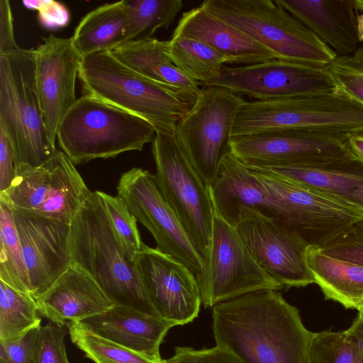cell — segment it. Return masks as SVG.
<instances>
[{"instance_id":"obj_49","label":"cell","mask_w":363,"mask_h":363,"mask_svg":"<svg viewBox=\"0 0 363 363\" xmlns=\"http://www.w3.org/2000/svg\"><path fill=\"white\" fill-rule=\"evenodd\" d=\"M0 363H4V362L0 360Z\"/></svg>"},{"instance_id":"obj_2","label":"cell","mask_w":363,"mask_h":363,"mask_svg":"<svg viewBox=\"0 0 363 363\" xmlns=\"http://www.w3.org/2000/svg\"><path fill=\"white\" fill-rule=\"evenodd\" d=\"M71 264L87 272L115 305L162 318L126 257L99 191H91L70 223Z\"/></svg>"},{"instance_id":"obj_31","label":"cell","mask_w":363,"mask_h":363,"mask_svg":"<svg viewBox=\"0 0 363 363\" xmlns=\"http://www.w3.org/2000/svg\"><path fill=\"white\" fill-rule=\"evenodd\" d=\"M0 242V280L19 291L32 296L13 211L6 202L1 199Z\"/></svg>"},{"instance_id":"obj_47","label":"cell","mask_w":363,"mask_h":363,"mask_svg":"<svg viewBox=\"0 0 363 363\" xmlns=\"http://www.w3.org/2000/svg\"><path fill=\"white\" fill-rule=\"evenodd\" d=\"M351 57L354 61L363 65V43L361 44L359 48L355 53L351 56Z\"/></svg>"},{"instance_id":"obj_9","label":"cell","mask_w":363,"mask_h":363,"mask_svg":"<svg viewBox=\"0 0 363 363\" xmlns=\"http://www.w3.org/2000/svg\"><path fill=\"white\" fill-rule=\"evenodd\" d=\"M152 154L156 184L206 262L214 217L208 187L181 150L174 134L156 132Z\"/></svg>"},{"instance_id":"obj_43","label":"cell","mask_w":363,"mask_h":363,"mask_svg":"<svg viewBox=\"0 0 363 363\" xmlns=\"http://www.w3.org/2000/svg\"><path fill=\"white\" fill-rule=\"evenodd\" d=\"M13 33V17L10 2L0 1V53L12 52L19 49Z\"/></svg>"},{"instance_id":"obj_23","label":"cell","mask_w":363,"mask_h":363,"mask_svg":"<svg viewBox=\"0 0 363 363\" xmlns=\"http://www.w3.org/2000/svg\"><path fill=\"white\" fill-rule=\"evenodd\" d=\"M328 45L338 57L353 55L361 45L354 0H276Z\"/></svg>"},{"instance_id":"obj_8","label":"cell","mask_w":363,"mask_h":363,"mask_svg":"<svg viewBox=\"0 0 363 363\" xmlns=\"http://www.w3.org/2000/svg\"><path fill=\"white\" fill-rule=\"evenodd\" d=\"M245 101L225 87L205 86L177 125L174 135L181 150L208 186L231 152L234 122Z\"/></svg>"},{"instance_id":"obj_34","label":"cell","mask_w":363,"mask_h":363,"mask_svg":"<svg viewBox=\"0 0 363 363\" xmlns=\"http://www.w3.org/2000/svg\"><path fill=\"white\" fill-rule=\"evenodd\" d=\"M98 191L126 257L134 263L145 245L140 238L136 219L121 196Z\"/></svg>"},{"instance_id":"obj_3","label":"cell","mask_w":363,"mask_h":363,"mask_svg":"<svg viewBox=\"0 0 363 363\" xmlns=\"http://www.w3.org/2000/svg\"><path fill=\"white\" fill-rule=\"evenodd\" d=\"M78 79L86 95L137 116L155 132L174 134L179 121L199 93L148 78L130 68L110 50L82 57Z\"/></svg>"},{"instance_id":"obj_10","label":"cell","mask_w":363,"mask_h":363,"mask_svg":"<svg viewBox=\"0 0 363 363\" xmlns=\"http://www.w3.org/2000/svg\"><path fill=\"white\" fill-rule=\"evenodd\" d=\"M91 191L62 151L38 167L19 165L0 199L11 207L69 224Z\"/></svg>"},{"instance_id":"obj_46","label":"cell","mask_w":363,"mask_h":363,"mask_svg":"<svg viewBox=\"0 0 363 363\" xmlns=\"http://www.w3.org/2000/svg\"><path fill=\"white\" fill-rule=\"evenodd\" d=\"M357 28L359 42L363 43V12L357 16Z\"/></svg>"},{"instance_id":"obj_17","label":"cell","mask_w":363,"mask_h":363,"mask_svg":"<svg viewBox=\"0 0 363 363\" xmlns=\"http://www.w3.org/2000/svg\"><path fill=\"white\" fill-rule=\"evenodd\" d=\"M134 264L162 318L183 325L197 317L201 304L199 286L195 275L185 265L145 245Z\"/></svg>"},{"instance_id":"obj_26","label":"cell","mask_w":363,"mask_h":363,"mask_svg":"<svg viewBox=\"0 0 363 363\" xmlns=\"http://www.w3.org/2000/svg\"><path fill=\"white\" fill-rule=\"evenodd\" d=\"M110 51L123 64L148 78L190 92L199 93L201 89L200 82L188 77L172 62L169 40L142 38Z\"/></svg>"},{"instance_id":"obj_25","label":"cell","mask_w":363,"mask_h":363,"mask_svg":"<svg viewBox=\"0 0 363 363\" xmlns=\"http://www.w3.org/2000/svg\"><path fill=\"white\" fill-rule=\"evenodd\" d=\"M80 323L99 335L158 362L163 361L160 346L169 330L176 326L162 318L118 305Z\"/></svg>"},{"instance_id":"obj_41","label":"cell","mask_w":363,"mask_h":363,"mask_svg":"<svg viewBox=\"0 0 363 363\" xmlns=\"http://www.w3.org/2000/svg\"><path fill=\"white\" fill-rule=\"evenodd\" d=\"M23 6L38 11L40 24L48 29L58 28L67 25L69 12L60 2L53 0L23 1Z\"/></svg>"},{"instance_id":"obj_48","label":"cell","mask_w":363,"mask_h":363,"mask_svg":"<svg viewBox=\"0 0 363 363\" xmlns=\"http://www.w3.org/2000/svg\"><path fill=\"white\" fill-rule=\"evenodd\" d=\"M358 311H359V314H360L363 316V306Z\"/></svg>"},{"instance_id":"obj_1","label":"cell","mask_w":363,"mask_h":363,"mask_svg":"<svg viewBox=\"0 0 363 363\" xmlns=\"http://www.w3.org/2000/svg\"><path fill=\"white\" fill-rule=\"evenodd\" d=\"M216 346L243 363H309L312 333L278 291L261 290L216 304Z\"/></svg>"},{"instance_id":"obj_42","label":"cell","mask_w":363,"mask_h":363,"mask_svg":"<svg viewBox=\"0 0 363 363\" xmlns=\"http://www.w3.org/2000/svg\"><path fill=\"white\" fill-rule=\"evenodd\" d=\"M15 175L13 151L6 135L0 129V192L11 186Z\"/></svg>"},{"instance_id":"obj_27","label":"cell","mask_w":363,"mask_h":363,"mask_svg":"<svg viewBox=\"0 0 363 363\" xmlns=\"http://www.w3.org/2000/svg\"><path fill=\"white\" fill-rule=\"evenodd\" d=\"M307 264L325 298L359 311L363 306V266L309 247Z\"/></svg>"},{"instance_id":"obj_36","label":"cell","mask_w":363,"mask_h":363,"mask_svg":"<svg viewBox=\"0 0 363 363\" xmlns=\"http://www.w3.org/2000/svg\"><path fill=\"white\" fill-rule=\"evenodd\" d=\"M66 330L50 322L39 329L35 348L34 363H69L65 344Z\"/></svg>"},{"instance_id":"obj_7","label":"cell","mask_w":363,"mask_h":363,"mask_svg":"<svg viewBox=\"0 0 363 363\" xmlns=\"http://www.w3.org/2000/svg\"><path fill=\"white\" fill-rule=\"evenodd\" d=\"M273 128H299L350 135L363 131V104L339 91L275 100L245 101L232 136Z\"/></svg>"},{"instance_id":"obj_4","label":"cell","mask_w":363,"mask_h":363,"mask_svg":"<svg viewBox=\"0 0 363 363\" xmlns=\"http://www.w3.org/2000/svg\"><path fill=\"white\" fill-rule=\"evenodd\" d=\"M155 130L145 120L98 99L83 95L62 118L57 140L74 164L141 151Z\"/></svg>"},{"instance_id":"obj_24","label":"cell","mask_w":363,"mask_h":363,"mask_svg":"<svg viewBox=\"0 0 363 363\" xmlns=\"http://www.w3.org/2000/svg\"><path fill=\"white\" fill-rule=\"evenodd\" d=\"M172 36L203 43L225 57L228 63L249 65L278 59L270 50L201 6L182 13Z\"/></svg>"},{"instance_id":"obj_38","label":"cell","mask_w":363,"mask_h":363,"mask_svg":"<svg viewBox=\"0 0 363 363\" xmlns=\"http://www.w3.org/2000/svg\"><path fill=\"white\" fill-rule=\"evenodd\" d=\"M320 250L328 255L363 266V219Z\"/></svg>"},{"instance_id":"obj_45","label":"cell","mask_w":363,"mask_h":363,"mask_svg":"<svg viewBox=\"0 0 363 363\" xmlns=\"http://www.w3.org/2000/svg\"><path fill=\"white\" fill-rule=\"evenodd\" d=\"M347 144L350 150L363 161V131L350 135Z\"/></svg>"},{"instance_id":"obj_15","label":"cell","mask_w":363,"mask_h":363,"mask_svg":"<svg viewBox=\"0 0 363 363\" xmlns=\"http://www.w3.org/2000/svg\"><path fill=\"white\" fill-rule=\"evenodd\" d=\"M350 135L299 128H273L234 135L231 153L250 167L299 165L353 155Z\"/></svg>"},{"instance_id":"obj_32","label":"cell","mask_w":363,"mask_h":363,"mask_svg":"<svg viewBox=\"0 0 363 363\" xmlns=\"http://www.w3.org/2000/svg\"><path fill=\"white\" fill-rule=\"evenodd\" d=\"M128 26L125 43L150 38L167 29L183 8L182 0H126Z\"/></svg>"},{"instance_id":"obj_40","label":"cell","mask_w":363,"mask_h":363,"mask_svg":"<svg viewBox=\"0 0 363 363\" xmlns=\"http://www.w3.org/2000/svg\"><path fill=\"white\" fill-rule=\"evenodd\" d=\"M39 329L30 330L17 340L0 342V360L4 363H34Z\"/></svg>"},{"instance_id":"obj_14","label":"cell","mask_w":363,"mask_h":363,"mask_svg":"<svg viewBox=\"0 0 363 363\" xmlns=\"http://www.w3.org/2000/svg\"><path fill=\"white\" fill-rule=\"evenodd\" d=\"M205 86L225 87L257 100L331 94L339 88L326 66L274 59L235 67L223 66Z\"/></svg>"},{"instance_id":"obj_35","label":"cell","mask_w":363,"mask_h":363,"mask_svg":"<svg viewBox=\"0 0 363 363\" xmlns=\"http://www.w3.org/2000/svg\"><path fill=\"white\" fill-rule=\"evenodd\" d=\"M309 363H362L345 331L312 333Z\"/></svg>"},{"instance_id":"obj_20","label":"cell","mask_w":363,"mask_h":363,"mask_svg":"<svg viewBox=\"0 0 363 363\" xmlns=\"http://www.w3.org/2000/svg\"><path fill=\"white\" fill-rule=\"evenodd\" d=\"M208 187L214 214L232 226H235L244 207L282 223L278 201L231 152L224 158L216 177Z\"/></svg>"},{"instance_id":"obj_39","label":"cell","mask_w":363,"mask_h":363,"mask_svg":"<svg viewBox=\"0 0 363 363\" xmlns=\"http://www.w3.org/2000/svg\"><path fill=\"white\" fill-rule=\"evenodd\" d=\"M162 363H243L230 352L215 346L212 348L195 350L189 347H176L171 357Z\"/></svg>"},{"instance_id":"obj_44","label":"cell","mask_w":363,"mask_h":363,"mask_svg":"<svg viewBox=\"0 0 363 363\" xmlns=\"http://www.w3.org/2000/svg\"><path fill=\"white\" fill-rule=\"evenodd\" d=\"M344 331L363 363V316L358 314L350 328Z\"/></svg>"},{"instance_id":"obj_28","label":"cell","mask_w":363,"mask_h":363,"mask_svg":"<svg viewBox=\"0 0 363 363\" xmlns=\"http://www.w3.org/2000/svg\"><path fill=\"white\" fill-rule=\"evenodd\" d=\"M128 26L126 0L103 4L86 13L72 36L82 57L112 50L125 43Z\"/></svg>"},{"instance_id":"obj_37","label":"cell","mask_w":363,"mask_h":363,"mask_svg":"<svg viewBox=\"0 0 363 363\" xmlns=\"http://www.w3.org/2000/svg\"><path fill=\"white\" fill-rule=\"evenodd\" d=\"M327 67L339 90L363 104V65L351 56H337Z\"/></svg>"},{"instance_id":"obj_18","label":"cell","mask_w":363,"mask_h":363,"mask_svg":"<svg viewBox=\"0 0 363 363\" xmlns=\"http://www.w3.org/2000/svg\"><path fill=\"white\" fill-rule=\"evenodd\" d=\"M35 83L48 138L56 147L57 133L67 111L77 101L75 83L82 57L72 37L53 34L34 49Z\"/></svg>"},{"instance_id":"obj_5","label":"cell","mask_w":363,"mask_h":363,"mask_svg":"<svg viewBox=\"0 0 363 363\" xmlns=\"http://www.w3.org/2000/svg\"><path fill=\"white\" fill-rule=\"evenodd\" d=\"M0 129L10 141L16 167L40 166L57 150L45 127L33 48L0 53Z\"/></svg>"},{"instance_id":"obj_29","label":"cell","mask_w":363,"mask_h":363,"mask_svg":"<svg viewBox=\"0 0 363 363\" xmlns=\"http://www.w3.org/2000/svg\"><path fill=\"white\" fill-rule=\"evenodd\" d=\"M36 300L0 280V342L17 340L41 327Z\"/></svg>"},{"instance_id":"obj_22","label":"cell","mask_w":363,"mask_h":363,"mask_svg":"<svg viewBox=\"0 0 363 363\" xmlns=\"http://www.w3.org/2000/svg\"><path fill=\"white\" fill-rule=\"evenodd\" d=\"M255 169L313 189L363 213V161L354 154L311 164Z\"/></svg>"},{"instance_id":"obj_30","label":"cell","mask_w":363,"mask_h":363,"mask_svg":"<svg viewBox=\"0 0 363 363\" xmlns=\"http://www.w3.org/2000/svg\"><path fill=\"white\" fill-rule=\"evenodd\" d=\"M169 52L174 65L188 77L206 84L219 75L225 57L206 44L184 37L172 36Z\"/></svg>"},{"instance_id":"obj_12","label":"cell","mask_w":363,"mask_h":363,"mask_svg":"<svg viewBox=\"0 0 363 363\" xmlns=\"http://www.w3.org/2000/svg\"><path fill=\"white\" fill-rule=\"evenodd\" d=\"M258 264L237 229L214 214L204 277L199 284L205 308L261 290H281Z\"/></svg>"},{"instance_id":"obj_21","label":"cell","mask_w":363,"mask_h":363,"mask_svg":"<svg viewBox=\"0 0 363 363\" xmlns=\"http://www.w3.org/2000/svg\"><path fill=\"white\" fill-rule=\"evenodd\" d=\"M35 300L40 314L60 326L82 322L115 306L96 281L73 264Z\"/></svg>"},{"instance_id":"obj_19","label":"cell","mask_w":363,"mask_h":363,"mask_svg":"<svg viewBox=\"0 0 363 363\" xmlns=\"http://www.w3.org/2000/svg\"><path fill=\"white\" fill-rule=\"evenodd\" d=\"M32 296L46 291L71 264L70 225L12 208Z\"/></svg>"},{"instance_id":"obj_16","label":"cell","mask_w":363,"mask_h":363,"mask_svg":"<svg viewBox=\"0 0 363 363\" xmlns=\"http://www.w3.org/2000/svg\"><path fill=\"white\" fill-rule=\"evenodd\" d=\"M258 264L284 288L314 284L308 245L276 220L244 207L235 226Z\"/></svg>"},{"instance_id":"obj_6","label":"cell","mask_w":363,"mask_h":363,"mask_svg":"<svg viewBox=\"0 0 363 363\" xmlns=\"http://www.w3.org/2000/svg\"><path fill=\"white\" fill-rule=\"evenodd\" d=\"M200 6L246 33L278 59L326 66L337 57L276 0H206Z\"/></svg>"},{"instance_id":"obj_33","label":"cell","mask_w":363,"mask_h":363,"mask_svg":"<svg viewBox=\"0 0 363 363\" xmlns=\"http://www.w3.org/2000/svg\"><path fill=\"white\" fill-rule=\"evenodd\" d=\"M67 327L72 342L94 363H162L103 337L80 322Z\"/></svg>"},{"instance_id":"obj_50","label":"cell","mask_w":363,"mask_h":363,"mask_svg":"<svg viewBox=\"0 0 363 363\" xmlns=\"http://www.w3.org/2000/svg\"></svg>"},{"instance_id":"obj_13","label":"cell","mask_w":363,"mask_h":363,"mask_svg":"<svg viewBox=\"0 0 363 363\" xmlns=\"http://www.w3.org/2000/svg\"><path fill=\"white\" fill-rule=\"evenodd\" d=\"M117 191L137 222L152 234L156 249L185 265L199 286L205 274V260L160 193L154 174L133 167L123 173Z\"/></svg>"},{"instance_id":"obj_11","label":"cell","mask_w":363,"mask_h":363,"mask_svg":"<svg viewBox=\"0 0 363 363\" xmlns=\"http://www.w3.org/2000/svg\"><path fill=\"white\" fill-rule=\"evenodd\" d=\"M248 167L278 201L282 225L298 234L308 247L323 248L363 219L361 212L320 191L269 172Z\"/></svg>"}]
</instances>
